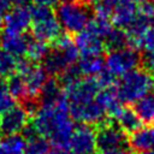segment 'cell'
<instances>
[{"label":"cell","instance_id":"15","mask_svg":"<svg viewBox=\"0 0 154 154\" xmlns=\"http://www.w3.org/2000/svg\"><path fill=\"white\" fill-rule=\"evenodd\" d=\"M64 99H65V91L59 79L54 77L48 78L38 95L40 106H53Z\"/></svg>","mask_w":154,"mask_h":154},{"label":"cell","instance_id":"39","mask_svg":"<svg viewBox=\"0 0 154 154\" xmlns=\"http://www.w3.org/2000/svg\"><path fill=\"white\" fill-rule=\"evenodd\" d=\"M82 2H84V4H88V5H94V4H99V1L100 0H81Z\"/></svg>","mask_w":154,"mask_h":154},{"label":"cell","instance_id":"6","mask_svg":"<svg viewBox=\"0 0 154 154\" xmlns=\"http://www.w3.org/2000/svg\"><path fill=\"white\" fill-rule=\"evenodd\" d=\"M17 72L20 73L25 81L29 100H38L40 91L48 79V73L43 66L29 60L28 58H18Z\"/></svg>","mask_w":154,"mask_h":154},{"label":"cell","instance_id":"29","mask_svg":"<svg viewBox=\"0 0 154 154\" xmlns=\"http://www.w3.org/2000/svg\"><path fill=\"white\" fill-rule=\"evenodd\" d=\"M96 79L99 82V85L101 89L103 88H111V87H114L116 84V75L112 73L107 67L102 69L96 76Z\"/></svg>","mask_w":154,"mask_h":154},{"label":"cell","instance_id":"37","mask_svg":"<svg viewBox=\"0 0 154 154\" xmlns=\"http://www.w3.org/2000/svg\"><path fill=\"white\" fill-rule=\"evenodd\" d=\"M11 1V4H13L14 6H23V5H25L29 0H10Z\"/></svg>","mask_w":154,"mask_h":154},{"label":"cell","instance_id":"20","mask_svg":"<svg viewBox=\"0 0 154 154\" xmlns=\"http://www.w3.org/2000/svg\"><path fill=\"white\" fill-rule=\"evenodd\" d=\"M78 67L82 75L96 76L102 69H105V58L102 54L97 55H81L78 59Z\"/></svg>","mask_w":154,"mask_h":154},{"label":"cell","instance_id":"28","mask_svg":"<svg viewBox=\"0 0 154 154\" xmlns=\"http://www.w3.org/2000/svg\"><path fill=\"white\" fill-rule=\"evenodd\" d=\"M82 76V72L78 67V65L73 64V65H70L60 76H59V82L61 83V85L65 88L75 82H77Z\"/></svg>","mask_w":154,"mask_h":154},{"label":"cell","instance_id":"19","mask_svg":"<svg viewBox=\"0 0 154 154\" xmlns=\"http://www.w3.org/2000/svg\"><path fill=\"white\" fill-rule=\"evenodd\" d=\"M117 119V124L120 126V129L129 136L132 132H135L136 130H138L141 128V119L140 117L136 114V112L134 111L132 107H123L122 111L119 112V114L114 118Z\"/></svg>","mask_w":154,"mask_h":154},{"label":"cell","instance_id":"4","mask_svg":"<svg viewBox=\"0 0 154 154\" xmlns=\"http://www.w3.org/2000/svg\"><path fill=\"white\" fill-rule=\"evenodd\" d=\"M31 10L32 35L45 42L53 43L61 35V25L57 19L55 12L49 5L35 4Z\"/></svg>","mask_w":154,"mask_h":154},{"label":"cell","instance_id":"35","mask_svg":"<svg viewBox=\"0 0 154 154\" xmlns=\"http://www.w3.org/2000/svg\"><path fill=\"white\" fill-rule=\"evenodd\" d=\"M100 154H129L126 150L119 148V149H113V150H107V152H103V153H100Z\"/></svg>","mask_w":154,"mask_h":154},{"label":"cell","instance_id":"1","mask_svg":"<svg viewBox=\"0 0 154 154\" xmlns=\"http://www.w3.org/2000/svg\"><path fill=\"white\" fill-rule=\"evenodd\" d=\"M31 124L36 132L47 138L54 147L69 148L75 125L66 97L53 106H40L32 114Z\"/></svg>","mask_w":154,"mask_h":154},{"label":"cell","instance_id":"11","mask_svg":"<svg viewBox=\"0 0 154 154\" xmlns=\"http://www.w3.org/2000/svg\"><path fill=\"white\" fill-rule=\"evenodd\" d=\"M32 17L30 7L23 6H14L11 8L4 20V30L16 32V34H24L31 28Z\"/></svg>","mask_w":154,"mask_h":154},{"label":"cell","instance_id":"8","mask_svg":"<svg viewBox=\"0 0 154 154\" xmlns=\"http://www.w3.org/2000/svg\"><path fill=\"white\" fill-rule=\"evenodd\" d=\"M67 106L72 119L79 122L81 124L94 125L96 128L109 118L96 99L79 103H67Z\"/></svg>","mask_w":154,"mask_h":154},{"label":"cell","instance_id":"30","mask_svg":"<svg viewBox=\"0 0 154 154\" xmlns=\"http://www.w3.org/2000/svg\"><path fill=\"white\" fill-rule=\"evenodd\" d=\"M142 48L154 51V25H152L142 36Z\"/></svg>","mask_w":154,"mask_h":154},{"label":"cell","instance_id":"36","mask_svg":"<svg viewBox=\"0 0 154 154\" xmlns=\"http://www.w3.org/2000/svg\"><path fill=\"white\" fill-rule=\"evenodd\" d=\"M35 4H43V5H49L52 6L53 4H57L59 0H34Z\"/></svg>","mask_w":154,"mask_h":154},{"label":"cell","instance_id":"17","mask_svg":"<svg viewBox=\"0 0 154 154\" xmlns=\"http://www.w3.org/2000/svg\"><path fill=\"white\" fill-rule=\"evenodd\" d=\"M95 99L101 105V107L105 109L106 114L109 118H116L119 114V112L122 111V108H123L122 101L118 97L116 87L103 88L101 91L99 90V93L96 94Z\"/></svg>","mask_w":154,"mask_h":154},{"label":"cell","instance_id":"42","mask_svg":"<svg viewBox=\"0 0 154 154\" xmlns=\"http://www.w3.org/2000/svg\"><path fill=\"white\" fill-rule=\"evenodd\" d=\"M153 2H154V0H153Z\"/></svg>","mask_w":154,"mask_h":154},{"label":"cell","instance_id":"3","mask_svg":"<svg viewBox=\"0 0 154 154\" xmlns=\"http://www.w3.org/2000/svg\"><path fill=\"white\" fill-rule=\"evenodd\" d=\"M154 89V76L144 67H137L122 76L116 85L118 97L124 103H132Z\"/></svg>","mask_w":154,"mask_h":154},{"label":"cell","instance_id":"24","mask_svg":"<svg viewBox=\"0 0 154 154\" xmlns=\"http://www.w3.org/2000/svg\"><path fill=\"white\" fill-rule=\"evenodd\" d=\"M7 152L10 154H24L26 148V138L20 134L5 135L4 138L0 140Z\"/></svg>","mask_w":154,"mask_h":154},{"label":"cell","instance_id":"21","mask_svg":"<svg viewBox=\"0 0 154 154\" xmlns=\"http://www.w3.org/2000/svg\"><path fill=\"white\" fill-rule=\"evenodd\" d=\"M103 43H105V49L108 52L126 48V47H129V35L126 34V31L124 29H120V28L114 29L113 28L105 36Z\"/></svg>","mask_w":154,"mask_h":154},{"label":"cell","instance_id":"16","mask_svg":"<svg viewBox=\"0 0 154 154\" xmlns=\"http://www.w3.org/2000/svg\"><path fill=\"white\" fill-rule=\"evenodd\" d=\"M137 16L136 2L130 0H122L112 12L111 20L120 29H126Z\"/></svg>","mask_w":154,"mask_h":154},{"label":"cell","instance_id":"2","mask_svg":"<svg viewBox=\"0 0 154 154\" xmlns=\"http://www.w3.org/2000/svg\"><path fill=\"white\" fill-rule=\"evenodd\" d=\"M54 12L61 28L67 34L75 35L88 25L91 14H94V8L81 0H61Z\"/></svg>","mask_w":154,"mask_h":154},{"label":"cell","instance_id":"7","mask_svg":"<svg viewBox=\"0 0 154 154\" xmlns=\"http://www.w3.org/2000/svg\"><path fill=\"white\" fill-rule=\"evenodd\" d=\"M106 67L116 76H123L126 72L142 66V55L140 51L126 47L118 51L108 52L105 58Z\"/></svg>","mask_w":154,"mask_h":154},{"label":"cell","instance_id":"22","mask_svg":"<svg viewBox=\"0 0 154 154\" xmlns=\"http://www.w3.org/2000/svg\"><path fill=\"white\" fill-rule=\"evenodd\" d=\"M6 84H7V89H8L10 94L14 99L20 100L22 102L29 100L26 84H25V81L20 73L17 72V73H13L10 77H7Z\"/></svg>","mask_w":154,"mask_h":154},{"label":"cell","instance_id":"41","mask_svg":"<svg viewBox=\"0 0 154 154\" xmlns=\"http://www.w3.org/2000/svg\"><path fill=\"white\" fill-rule=\"evenodd\" d=\"M130 1H134V2H142V1H146V0H130Z\"/></svg>","mask_w":154,"mask_h":154},{"label":"cell","instance_id":"31","mask_svg":"<svg viewBox=\"0 0 154 154\" xmlns=\"http://www.w3.org/2000/svg\"><path fill=\"white\" fill-rule=\"evenodd\" d=\"M142 67L154 76V51H148L147 54L142 55Z\"/></svg>","mask_w":154,"mask_h":154},{"label":"cell","instance_id":"23","mask_svg":"<svg viewBox=\"0 0 154 154\" xmlns=\"http://www.w3.org/2000/svg\"><path fill=\"white\" fill-rule=\"evenodd\" d=\"M48 46L47 42L41 41L38 38H36L34 35L32 36H28V46H26V58L34 63L37 61H42V59L45 58V55L48 52Z\"/></svg>","mask_w":154,"mask_h":154},{"label":"cell","instance_id":"12","mask_svg":"<svg viewBox=\"0 0 154 154\" xmlns=\"http://www.w3.org/2000/svg\"><path fill=\"white\" fill-rule=\"evenodd\" d=\"M75 43L81 55H97L102 54L105 51L103 40L87 28H84L81 32L76 34Z\"/></svg>","mask_w":154,"mask_h":154},{"label":"cell","instance_id":"26","mask_svg":"<svg viewBox=\"0 0 154 154\" xmlns=\"http://www.w3.org/2000/svg\"><path fill=\"white\" fill-rule=\"evenodd\" d=\"M18 58L0 47V77H10L17 71Z\"/></svg>","mask_w":154,"mask_h":154},{"label":"cell","instance_id":"18","mask_svg":"<svg viewBox=\"0 0 154 154\" xmlns=\"http://www.w3.org/2000/svg\"><path fill=\"white\" fill-rule=\"evenodd\" d=\"M134 111L140 117L142 124L147 126L154 125V93H148L131 103Z\"/></svg>","mask_w":154,"mask_h":154},{"label":"cell","instance_id":"32","mask_svg":"<svg viewBox=\"0 0 154 154\" xmlns=\"http://www.w3.org/2000/svg\"><path fill=\"white\" fill-rule=\"evenodd\" d=\"M10 10H11V1L10 0H0V26L4 25L5 17Z\"/></svg>","mask_w":154,"mask_h":154},{"label":"cell","instance_id":"38","mask_svg":"<svg viewBox=\"0 0 154 154\" xmlns=\"http://www.w3.org/2000/svg\"><path fill=\"white\" fill-rule=\"evenodd\" d=\"M0 154H10V153L7 152V149L5 148V146L2 144L1 141H0Z\"/></svg>","mask_w":154,"mask_h":154},{"label":"cell","instance_id":"14","mask_svg":"<svg viewBox=\"0 0 154 154\" xmlns=\"http://www.w3.org/2000/svg\"><path fill=\"white\" fill-rule=\"evenodd\" d=\"M128 147L135 153H146L154 149V125L138 129L128 138Z\"/></svg>","mask_w":154,"mask_h":154},{"label":"cell","instance_id":"9","mask_svg":"<svg viewBox=\"0 0 154 154\" xmlns=\"http://www.w3.org/2000/svg\"><path fill=\"white\" fill-rule=\"evenodd\" d=\"M69 149L72 154H94L95 146V128L88 124H81L75 128L70 140Z\"/></svg>","mask_w":154,"mask_h":154},{"label":"cell","instance_id":"25","mask_svg":"<svg viewBox=\"0 0 154 154\" xmlns=\"http://www.w3.org/2000/svg\"><path fill=\"white\" fill-rule=\"evenodd\" d=\"M49 149V141L36 134L32 137L26 138V148L24 154H47Z\"/></svg>","mask_w":154,"mask_h":154},{"label":"cell","instance_id":"34","mask_svg":"<svg viewBox=\"0 0 154 154\" xmlns=\"http://www.w3.org/2000/svg\"><path fill=\"white\" fill-rule=\"evenodd\" d=\"M47 154H72L71 152L67 150V148H59L55 147L54 149H49V152Z\"/></svg>","mask_w":154,"mask_h":154},{"label":"cell","instance_id":"33","mask_svg":"<svg viewBox=\"0 0 154 154\" xmlns=\"http://www.w3.org/2000/svg\"><path fill=\"white\" fill-rule=\"evenodd\" d=\"M120 1H122V0H101V4L105 5V6H107L108 8L113 10Z\"/></svg>","mask_w":154,"mask_h":154},{"label":"cell","instance_id":"40","mask_svg":"<svg viewBox=\"0 0 154 154\" xmlns=\"http://www.w3.org/2000/svg\"><path fill=\"white\" fill-rule=\"evenodd\" d=\"M144 154H154V149H150V150H148V152H146Z\"/></svg>","mask_w":154,"mask_h":154},{"label":"cell","instance_id":"13","mask_svg":"<svg viewBox=\"0 0 154 154\" xmlns=\"http://www.w3.org/2000/svg\"><path fill=\"white\" fill-rule=\"evenodd\" d=\"M28 36L24 34H16L7 30L0 32V47L14 55L16 58H22L26 53Z\"/></svg>","mask_w":154,"mask_h":154},{"label":"cell","instance_id":"27","mask_svg":"<svg viewBox=\"0 0 154 154\" xmlns=\"http://www.w3.org/2000/svg\"><path fill=\"white\" fill-rule=\"evenodd\" d=\"M16 105V99L10 94L6 82L0 77V116Z\"/></svg>","mask_w":154,"mask_h":154},{"label":"cell","instance_id":"10","mask_svg":"<svg viewBox=\"0 0 154 154\" xmlns=\"http://www.w3.org/2000/svg\"><path fill=\"white\" fill-rule=\"evenodd\" d=\"M29 117L30 113L23 105H14L2 116H0V132L4 135L22 132L29 124Z\"/></svg>","mask_w":154,"mask_h":154},{"label":"cell","instance_id":"5","mask_svg":"<svg viewBox=\"0 0 154 154\" xmlns=\"http://www.w3.org/2000/svg\"><path fill=\"white\" fill-rule=\"evenodd\" d=\"M95 146L99 153L119 149L128 146L129 136L109 118L95 128Z\"/></svg>","mask_w":154,"mask_h":154}]
</instances>
